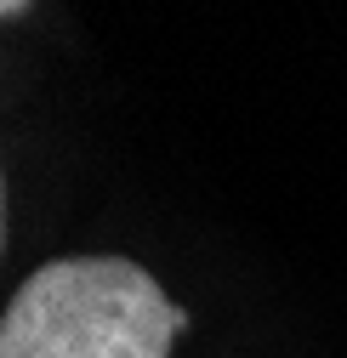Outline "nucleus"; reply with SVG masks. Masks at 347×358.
Masks as SVG:
<instances>
[{
  "mask_svg": "<svg viewBox=\"0 0 347 358\" xmlns=\"http://www.w3.org/2000/svg\"><path fill=\"white\" fill-rule=\"evenodd\" d=\"M188 313L125 256L46 262L0 319V358H171Z\"/></svg>",
  "mask_w": 347,
  "mask_h": 358,
  "instance_id": "obj_1",
  "label": "nucleus"
},
{
  "mask_svg": "<svg viewBox=\"0 0 347 358\" xmlns=\"http://www.w3.org/2000/svg\"><path fill=\"white\" fill-rule=\"evenodd\" d=\"M0 234H6V194H0Z\"/></svg>",
  "mask_w": 347,
  "mask_h": 358,
  "instance_id": "obj_2",
  "label": "nucleus"
}]
</instances>
